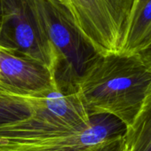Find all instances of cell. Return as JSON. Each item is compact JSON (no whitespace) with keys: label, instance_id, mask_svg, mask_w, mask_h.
Wrapping results in <instances>:
<instances>
[{"label":"cell","instance_id":"obj_14","mask_svg":"<svg viewBox=\"0 0 151 151\" xmlns=\"http://www.w3.org/2000/svg\"><path fill=\"white\" fill-rule=\"evenodd\" d=\"M0 20H1V12H0Z\"/></svg>","mask_w":151,"mask_h":151},{"label":"cell","instance_id":"obj_3","mask_svg":"<svg viewBox=\"0 0 151 151\" xmlns=\"http://www.w3.org/2000/svg\"><path fill=\"white\" fill-rule=\"evenodd\" d=\"M39 6L55 53V86L63 93H77L78 84L101 54L83 36L65 5L39 0Z\"/></svg>","mask_w":151,"mask_h":151},{"label":"cell","instance_id":"obj_2","mask_svg":"<svg viewBox=\"0 0 151 151\" xmlns=\"http://www.w3.org/2000/svg\"><path fill=\"white\" fill-rule=\"evenodd\" d=\"M35 99L31 115L0 125V147L32 142L80 132L92 122V116L77 93L55 89Z\"/></svg>","mask_w":151,"mask_h":151},{"label":"cell","instance_id":"obj_6","mask_svg":"<svg viewBox=\"0 0 151 151\" xmlns=\"http://www.w3.org/2000/svg\"><path fill=\"white\" fill-rule=\"evenodd\" d=\"M0 87L25 98H39L57 89L52 74L45 65L2 47H0Z\"/></svg>","mask_w":151,"mask_h":151},{"label":"cell","instance_id":"obj_9","mask_svg":"<svg viewBox=\"0 0 151 151\" xmlns=\"http://www.w3.org/2000/svg\"><path fill=\"white\" fill-rule=\"evenodd\" d=\"M122 151H151V89L123 135Z\"/></svg>","mask_w":151,"mask_h":151},{"label":"cell","instance_id":"obj_7","mask_svg":"<svg viewBox=\"0 0 151 151\" xmlns=\"http://www.w3.org/2000/svg\"><path fill=\"white\" fill-rule=\"evenodd\" d=\"M126 125L109 114H94L91 124L80 132L41 140L0 147V151H82L102 141L121 137Z\"/></svg>","mask_w":151,"mask_h":151},{"label":"cell","instance_id":"obj_8","mask_svg":"<svg viewBox=\"0 0 151 151\" xmlns=\"http://www.w3.org/2000/svg\"><path fill=\"white\" fill-rule=\"evenodd\" d=\"M151 42V0H133L121 54H137Z\"/></svg>","mask_w":151,"mask_h":151},{"label":"cell","instance_id":"obj_5","mask_svg":"<svg viewBox=\"0 0 151 151\" xmlns=\"http://www.w3.org/2000/svg\"><path fill=\"white\" fill-rule=\"evenodd\" d=\"M86 39L101 55L120 53L133 0H65Z\"/></svg>","mask_w":151,"mask_h":151},{"label":"cell","instance_id":"obj_4","mask_svg":"<svg viewBox=\"0 0 151 151\" xmlns=\"http://www.w3.org/2000/svg\"><path fill=\"white\" fill-rule=\"evenodd\" d=\"M0 47L34 59L52 72L55 53L49 41L39 0H0Z\"/></svg>","mask_w":151,"mask_h":151},{"label":"cell","instance_id":"obj_13","mask_svg":"<svg viewBox=\"0 0 151 151\" xmlns=\"http://www.w3.org/2000/svg\"><path fill=\"white\" fill-rule=\"evenodd\" d=\"M51 1H53V2H56V3L62 4V5H65L66 6V1H65V0H51Z\"/></svg>","mask_w":151,"mask_h":151},{"label":"cell","instance_id":"obj_10","mask_svg":"<svg viewBox=\"0 0 151 151\" xmlns=\"http://www.w3.org/2000/svg\"><path fill=\"white\" fill-rule=\"evenodd\" d=\"M34 107V98L14 95L0 87V125L29 117Z\"/></svg>","mask_w":151,"mask_h":151},{"label":"cell","instance_id":"obj_12","mask_svg":"<svg viewBox=\"0 0 151 151\" xmlns=\"http://www.w3.org/2000/svg\"><path fill=\"white\" fill-rule=\"evenodd\" d=\"M136 55L140 59V60L144 63V65L151 71V42L147 46H146Z\"/></svg>","mask_w":151,"mask_h":151},{"label":"cell","instance_id":"obj_11","mask_svg":"<svg viewBox=\"0 0 151 151\" xmlns=\"http://www.w3.org/2000/svg\"><path fill=\"white\" fill-rule=\"evenodd\" d=\"M122 139L123 136L113 138L91 146L82 151H122Z\"/></svg>","mask_w":151,"mask_h":151},{"label":"cell","instance_id":"obj_1","mask_svg":"<svg viewBox=\"0 0 151 151\" xmlns=\"http://www.w3.org/2000/svg\"><path fill=\"white\" fill-rule=\"evenodd\" d=\"M151 89V71L136 54L99 55L77 86L91 115L109 114L129 126Z\"/></svg>","mask_w":151,"mask_h":151}]
</instances>
